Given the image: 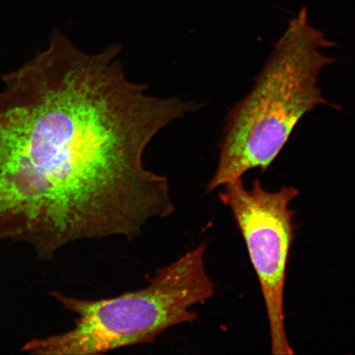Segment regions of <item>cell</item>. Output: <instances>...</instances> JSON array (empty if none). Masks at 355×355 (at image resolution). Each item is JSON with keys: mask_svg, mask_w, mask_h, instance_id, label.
I'll use <instances>...</instances> for the list:
<instances>
[{"mask_svg": "<svg viewBox=\"0 0 355 355\" xmlns=\"http://www.w3.org/2000/svg\"><path fill=\"white\" fill-rule=\"evenodd\" d=\"M121 52L87 54L56 31L0 76V241L46 260L83 239L131 241L175 211L167 178L146 170L144 153L200 105L150 96L127 78Z\"/></svg>", "mask_w": 355, "mask_h": 355, "instance_id": "1", "label": "cell"}, {"mask_svg": "<svg viewBox=\"0 0 355 355\" xmlns=\"http://www.w3.org/2000/svg\"><path fill=\"white\" fill-rule=\"evenodd\" d=\"M334 46L309 24L307 8H302L275 44L254 87L230 111L207 193L243 179L254 168L265 173L304 115L331 105L318 82L321 70L335 62L322 50Z\"/></svg>", "mask_w": 355, "mask_h": 355, "instance_id": "2", "label": "cell"}, {"mask_svg": "<svg viewBox=\"0 0 355 355\" xmlns=\"http://www.w3.org/2000/svg\"><path fill=\"white\" fill-rule=\"evenodd\" d=\"M206 243L159 269L141 290L110 299L87 300L51 291L53 298L78 318L72 329L35 338L22 350L42 355H92L153 343L171 327L192 323L194 306L216 294L206 269Z\"/></svg>", "mask_w": 355, "mask_h": 355, "instance_id": "3", "label": "cell"}, {"mask_svg": "<svg viewBox=\"0 0 355 355\" xmlns=\"http://www.w3.org/2000/svg\"><path fill=\"white\" fill-rule=\"evenodd\" d=\"M219 198L232 211L245 242L251 263L263 293L270 327V349L275 355L294 354L287 338L284 296L286 270L295 238L291 208L299 189L286 186L270 192L255 180L252 188L243 179L224 186Z\"/></svg>", "mask_w": 355, "mask_h": 355, "instance_id": "4", "label": "cell"}]
</instances>
